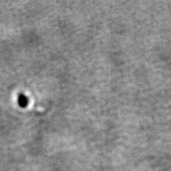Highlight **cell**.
Segmentation results:
<instances>
[{"instance_id": "1", "label": "cell", "mask_w": 171, "mask_h": 171, "mask_svg": "<svg viewBox=\"0 0 171 171\" xmlns=\"http://www.w3.org/2000/svg\"><path fill=\"white\" fill-rule=\"evenodd\" d=\"M18 103L21 107H26L29 103V99L24 94H19L18 97Z\"/></svg>"}]
</instances>
